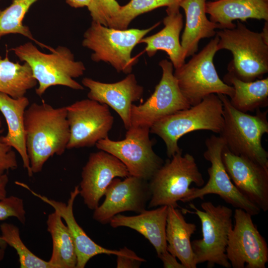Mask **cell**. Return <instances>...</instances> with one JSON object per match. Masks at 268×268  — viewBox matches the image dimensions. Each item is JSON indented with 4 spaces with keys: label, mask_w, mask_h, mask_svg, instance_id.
<instances>
[{
    "label": "cell",
    "mask_w": 268,
    "mask_h": 268,
    "mask_svg": "<svg viewBox=\"0 0 268 268\" xmlns=\"http://www.w3.org/2000/svg\"><path fill=\"white\" fill-rule=\"evenodd\" d=\"M104 196L103 202L93 210V218L106 224L121 212L133 211L138 214L146 209L151 194L148 181L129 176L122 180L114 178Z\"/></svg>",
    "instance_id": "15"
},
{
    "label": "cell",
    "mask_w": 268,
    "mask_h": 268,
    "mask_svg": "<svg viewBox=\"0 0 268 268\" xmlns=\"http://www.w3.org/2000/svg\"><path fill=\"white\" fill-rule=\"evenodd\" d=\"M192 183L200 188L204 185V180L194 156L183 155L181 151L164 163L148 181L151 197L148 207H180L177 202L191 194Z\"/></svg>",
    "instance_id": "6"
},
{
    "label": "cell",
    "mask_w": 268,
    "mask_h": 268,
    "mask_svg": "<svg viewBox=\"0 0 268 268\" xmlns=\"http://www.w3.org/2000/svg\"><path fill=\"white\" fill-rule=\"evenodd\" d=\"M89 89L88 98L112 108L119 115L127 130L130 127L131 110L134 102L140 99L143 88L137 83L134 74L114 83H104L88 77L82 80Z\"/></svg>",
    "instance_id": "19"
},
{
    "label": "cell",
    "mask_w": 268,
    "mask_h": 268,
    "mask_svg": "<svg viewBox=\"0 0 268 268\" xmlns=\"http://www.w3.org/2000/svg\"><path fill=\"white\" fill-rule=\"evenodd\" d=\"M51 53L41 52L31 42H27L11 49L21 61L30 66L37 81V95L42 96L53 86L62 85L74 90H83V85L74 78L82 76L86 70L83 63L75 60L71 51L59 46L50 48Z\"/></svg>",
    "instance_id": "3"
},
{
    "label": "cell",
    "mask_w": 268,
    "mask_h": 268,
    "mask_svg": "<svg viewBox=\"0 0 268 268\" xmlns=\"http://www.w3.org/2000/svg\"><path fill=\"white\" fill-rule=\"evenodd\" d=\"M179 7V2L167 6V15L163 20V28L152 35L144 37L139 42L146 44L145 51L149 57L158 51L165 52L175 69L184 64L187 58L180 41L183 20Z\"/></svg>",
    "instance_id": "20"
},
{
    "label": "cell",
    "mask_w": 268,
    "mask_h": 268,
    "mask_svg": "<svg viewBox=\"0 0 268 268\" xmlns=\"http://www.w3.org/2000/svg\"><path fill=\"white\" fill-rule=\"evenodd\" d=\"M1 126L0 116V177L8 171L15 170L18 167L16 154L13 148L1 141L0 134L3 132Z\"/></svg>",
    "instance_id": "34"
},
{
    "label": "cell",
    "mask_w": 268,
    "mask_h": 268,
    "mask_svg": "<svg viewBox=\"0 0 268 268\" xmlns=\"http://www.w3.org/2000/svg\"><path fill=\"white\" fill-rule=\"evenodd\" d=\"M23 201L16 196L6 197L0 200V221L10 217H16L22 224L26 221Z\"/></svg>",
    "instance_id": "33"
},
{
    "label": "cell",
    "mask_w": 268,
    "mask_h": 268,
    "mask_svg": "<svg viewBox=\"0 0 268 268\" xmlns=\"http://www.w3.org/2000/svg\"><path fill=\"white\" fill-rule=\"evenodd\" d=\"M197 229L196 224L186 221L182 211L168 206L166 226L167 251L178 259L185 268H196L191 238Z\"/></svg>",
    "instance_id": "25"
},
{
    "label": "cell",
    "mask_w": 268,
    "mask_h": 268,
    "mask_svg": "<svg viewBox=\"0 0 268 268\" xmlns=\"http://www.w3.org/2000/svg\"><path fill=\"white\" fill-rule=\"evenodd\" d=\"M189 205L201 220L202 238L191 242L196 263H207L208 268L215 265L230 268L231 264L226 255L229 234L232 228V210L223 205H215L210 201L201 204L202 210L194 204Z\"/></svg>",
    "instance_id": "9"
},
{
    "label": "cell",
    "mask_w": 268,
    "mask_h": 268,
    "mask_svg": "<svg viewBox=\"0 0 268 268\" xmlns=\"http://www.w3.org/2000/svg\"><path fill=\"white\" fill-rule=\"evenodd\" d=\"M205 143L206 149L203 157L211 164L207 169L209 179L201 187L192 188V193L182 202H188L198 198L203 200L206 195L214 194L226 203L244 210L252 216L259 214L261 211L259 207L240 193L225 170L221 158L225 145L223 139L220 136L212 135L206 138Z\"/></svg>",
    "instance_id": "12"
},
{
    "label": "cell",
    "mask_w": 268,
    "mask_h": 268,
    "mask_svg": "<svg viewBox=\"0 0 268 268\" xmlns=\"http://www.w3.org/2000/svg\"><path fill=\"white\" fill-rule=\"evenodd\" d=\"M117 268H137L142 263L146 262L133 251L128 255L117 256Z\"/></svg>",
    "instance_id": "35"
},
{
    "label": "cell",
    "mask_w": 268,
    "mask_h": 268,
    "mask_svg": "<svg viewBox=\"0 0 268 268\" xmlns=\"http://www.w3.org/2000/svg\"><path fill=\"white\" fill-rule=\"evenodd\" d=\"M62 218L56 210L48 216L47 230L51 234L53 244L52 255L49 262L54 268H75L77 257L74 242Z\"/></svg>",
    "instance_id": "27"
},
{
    "label": "cell",
    "mask_w": 268,
    "mask_h": 268,
    "mask_svg": "<svg viewBox=\"0 0 268 268\" xmlns=\"http://www.w3.org/2000/svg\"><path fill=\"white\" fill-rule=\"evenodd\" d=\"M37 81L29 65L20 64L0 56V92L13 98L24 96L28 90L35 87Z\"/></svg>",
    "instance_id": "28"
},
{
    "label": "cell",
    "mask_w": 268,
    "mask_h": 268,
    "mask_svg": "<svg viewBox=\"0 0 268 268\" xmlns=\"http://www.w3.org/2000/svg\"><path fill=\"white\" fill-rule=\"evenodd\" d=\"M17 185L28 190L34 196L53 207L65 221L72 238L76 254V268H84L88 262L93 257L100 254L126 255L132 251L126 247L119 250L105 248L93 241L79 225L74 217L73 207L76 197L79 195V186H76L71 191L67 203L49 199L34 191L25 184L15 182Z\"/></svg>",
    "instance_id": "18"
},
{
    "label": "cell",
    "mask_w": 268,
    "mask_h": 268,
    "mask_svg": "<svg viewBox=\"0 0 268 268\" xmlns=\"http://www.w3.org/2000/svg\"><path fill=\"white\" fill-rule=\"evenodd\" d=\"M223 81L233 87L234 93L229 100L238 110L247 113L268 106V77L245 82L227 73L223 77Z\"/></svg>",
    "instance_id": "26"
},
{
    "label": "cell",
    "mask_w": 268,
    "mask_h": 268,
    "mask_svg": "<svg viewBox=\"0 0 268 268\" xmlns=\"http://www.w3.org/2000/svg\"><path fill=\"white\" fill-rule=\"evenodd\" d=\"M66 2L71 7L80 8L88 7L91 0H66Z\"/></svg>",
    "instance_id": "38"
},
{
    "label": "cell",
    "mask_w": 268,
    "mask_h": 268,
    "mask_svg": "<svg viewBox=\"0 0 268 268\" xmlns=\"http://www.w3.org/2000/svg\"><path fill=\"white\" fill-rule=\"evenodd\" d=\"M129 176L126 166L115 156L100 150L91 153L82 168L79 195L87 207L94 210L114 178Z\"/></svg>",
    "instance_id": "17"
},
{
    "label": "cell",
    "mask_w": 268,
    "mask_h": 268,
    "mask_svg": "<svg viewBox=\"0 0 268 268\" xmlns=\"http://www.w3.org/2000/svg\"><path fill=\"white\" fill-rule=\"evenodd\" d=\"M162 76L152 95L143 103L131 107L130 126L151 127L159 120L190 105L182 94L174 75L171 62L163 60L159 63Z\"/></svg>",
    "instance_id": "11"
},
{
    "label": "cell",
    "mask_w": 268,
    "mask_h": 268,
    "mask_svg": "<svg viewBox=\"0 0 268 268\" xmlns=\"http://www.w3.org/2000/svg\"><path fill=\"white\" fill-rule=\"evenodd\" d=\"M158 258L162 262L164 268H185L180 262L177 261V258L168 251Z\"/></svg>",
    "instance_id": "36"
},
{
    "label": "cell",
    "mask_w": 268,
    "mask_h": 268,
    "mask_svg": "<svg viewBox=\"0 0 268 268\" xmlns=\"http://www.w3.org/2000/svg\"><path fill=\"white\" fill-rule=\"evenodd\" d=\"M168 208V206L162 205L152 210L145 209L134 216L119 213L109 223L113 228L129 227L143 235L154 248L159 257L168 251L165 232Z\"/></svg>",
    "instance_id": "21"
},
{
    "label": "cell",
    "mask_w": 268,
    "mask_h": 268,
    "mask_svg": "<svg viewBox=\"0 0 268 268\" xmlns=\"http://www.w3.org/2000/svg\"><path fill=\"white\" fill-rule=\"evenodd\" d=\"M223 125L222 102L217 94H211L195 105L159 120L151 127L150 132L164 141L171 158L182 151L178 142L185 134L200 130L219 134Z\"/></svg>",
    "instance_id": "4"
},
{
    "label": "cell",
    "mask_w": 268,
    "mask_h": 268,
    "mask_svg": "<svg viewBox=\"0 0 268 268\" xmlns=\"http://www.w3.org/2000/svg\"></svg>",
    "instance_id": "43"
},
{
    "label": "cell",
    "mask_w": 268,
    "mask_h": 268,
    "mask_svg": "<svg viewBox=\"0 0 268 268\" xmlns=\"http://www.w3.org/2000/svg\"><path fill=\"white\" fill-rule=\"evenodd\" d=\"M1 237L17 252L21 268H54L49 261H45L32 253L20 237L19 229L16 225L3 223L0 225Z\"/></svg>",
    "instance_id": "30"
},
{
    "label": "cell",
    "mask_w": 268,
    "mask_h": 268,
    "mask_svg": "<svg viewBox=\"0 0 268 268\" xmlns=\"http://www.w3.org/2000/svg\"><path fill=\"white\" fill-rule=\"evenodd\" d=\"M66 108L70 131L67 149L92 147L108 137L114 119L107 105L88 98Z\"/></svg>",
    "instance_id": "13"
},
{
    "label": "cell",
    "mask_w": 268,
    "mask_h": 268,
    "mask_svg": "<svg viewBox=\"0 0 268 268\" xmlns=\"http://www.w3.org/2000/svg\"><path fill=\"white\" fill-rule=\"evenodd\" d=\"M150 133L149 128L130 126L124 139L113 140L107 137L95 146L120 160L130 176L148 181L164 163L153 149L154 142L150 138Z\"/></svg>",
    "instance_id": "10"
},
{
    "label": "cell",
    "mask_w": 268,
    "mask_h": 268,
    "mask_svg": "<svg viewBox=\"0 0 268 268\" xmlns=\"http://www.w3.org/2000/svg\"><path fill=\"white\" fill-rule=\"evenodd\" d=\"M5 253V249L0 247V262L4 258Z\"/></svg>",
    "instance_id": "41"
},
{
    "label": "cell",
    "mask_w": 268,
    "mask_h": 268,
    "mask_svg": "<svg viewBox=\"0 0 268 268\" xmlns=\"http://www.w3.org/2000/svg\"><path fill=\"white\" fill-rule=\"evenodd\" d=\"M206 2V0H180L179 2L186 16L181 44L187 58L196 54L201 39L212 37L216 34L215 29H222L219 24L207 18Z\"/></svg>",
    "instance_id": "24"
},
{
    "label": "cell",
    "mask_w": 268,
    "mask_h": 268,
    "mask_svg": "<svg viewBox=\"0 0 268 268\" xmlns=\"http://www.w3.org/2000/svg\"><path fill=\"white\" fill-rule=\"evenodd\" d=\"M29 105V100L25 96L15 99L0 92V111L6 120L8 129L7 134L0 136L1 141L18 152L23 167L31 177L33 174L27 152L24 126V113Z\"/></svg>",
    "instance_id": "22"
},
{
    "label": "cell",
    "mask_w": 268,
    "mask_h": 268,
    "mask_svg": "<svg viewBox=\"0 0 268 268\" xmlns=\"http://www.w3.org/2000/svg\"><path fill=\"white\" fill-rule=\"evenodd\" d=\"M39 0H11V3L0 12V39L10 34H18L36 41L27 26L24 18L30 7Z\"/></svg>",
    "instance_id": "29"
},
{
    "label": "cell",
    "mask_w": 268,
    "mask_h": 268,
    "mask_svg": "<svg viewBox=\"0 0 268 268\" xmlns=\"http://www.w3.org/2000/svg\"><path fill=\"white\" fill-rule=\"evenodd\" d=\"M217 95L223 103V125L219 136L225 146L232 153L268 168V152L262 144L263 135L268 133V111L258 109L252 115L235 108L227 96Z\"/></svg>",
    "instance_id": "2"
},
{
    "label": "cell",
    "mask_w": 268,
    "mask_h": 268,
    "mask_svg": "<svg viewBox=\"0 0 268 268\" xmlns=\"http://www.w3.org/2000/svg\"><path fill=\"white\" fill-rule=\"evenodd\" d=\"M7 246L6 243L3 240L0 235V247L5 250Z\"/></svg>",
    "instance_id": "40"
},
{
    "label": "cell",
    "mask_w": 268,
    "mask_h": 268,
    "mask_svg": "<svg viewBox=\"0 0 268 268\" xmlns=\"http://www.w3.org/2000/svg\"><path fill=\"white\" fill-rule=\"evenodd\" d=\"M209 20L222 29H232L235 20L246 21L250 18L268 21V0H216L205 4Z\"/></svg>",
    "instance_id": "23"
},
{
    "label": "cell",
    "mask_w": 268,
    "mask_h": 268,
    "mask_svg": "<svg viewBox=\"0 0 268 268\" xmlns=\"http://www.w3.org/2000/svg\"><path fill=\"white\" fill-rule=\"evenodd\" d=\"M261 33L266 43L268 44V21L265 22L263 30Z\"/></svg>",
    "instance_id": "39"
},
{
    "label": "cell",
    "mask_w": 268,
    "mask_h": 268,
    "mask_svg": "<svg viewBox=\"0 0 268 268\" xmlns=\"http://www.w3.org/2000/svg\"><path fill=\"white\" fill-rule=\"evenodd\" d=\"M222 161L240 193L264 212L268 210V168L231 152L224 145Z\"/></svg>",
    "instance_id": "16"
},
{
    "label": "cell",
    "mask_w": 268,
    "mask_h": 268,
    "mask_svg": "<svg viewBox=\"0 0 268 268\" xmlns=\"http://www.w3.org/2000/svg\"><path fill=\"white\" fill-rule=\"evenodd\" d=\"M235 224L229 234L226 248L228 260L233 268H265L268 262L266 241L253 223L252 215L236 208Z\"/></svg>",
    "instance_id": "14"
},
{
    "label": "cell",
    "mask_w": 268,
    "mask_h": 268,
    "mask_svg": "<svg viewBox=\"0 0 268 268\" xmlns=\"http://www.w3.org/2000/svg\"><path fill=\"white\" fill-rule=\"evenodd\" d=\"M180 0H131L127 4L121 6L113 28L127 29L137 16L162 6H169L179 2Z\"/></svg>",
    "instance_id": "31"
},
{
    "label": "cell",
    "mask_w": 268,
    "mask_h": 268,
    "mask_svg": "<svg viewBox=\"0 0 268 268\" xmlns=\"http://www.w3.org/2000/svg\"><path fill=\"white\" fill-rule=\"evenodd\" d=\"M143 29H117L92 21L83 35L82 45L91 50L94 62H104L111 65L118 72L131 73L136 63L132 52L140 40L157 26Z\"/></svg>",
    "instance_id": "7"
},
{
    "label": "cell",
    "mask_w": 268,
    "mask_h": 268,
    "mask_svg": "<svg viewBox=\"0 0 268 268\" xmlns=\"http://www.w3.org/2000/svg\"><path fill=\"white\" fill-rule=\"evenodd\" d=\"M8 182V177L6 173L0 177V200L6 197V186Z\"/></svg>",
    "instance_id": "37"
},
{
    "label": "cell",
    "mask_w": 268,
    "mask_h": 268,
    "mask_svg": "<svg viewBox=\"0 0 268 268\" xmlns=\"http://www.w3.org/2000/svg\"><path fill=\"white\" fill-rule=\"evenodd\" d=\"M0 11H1V10L0 9Z\"/></svg>",
    "instance_id": "42"
},
{
    "label": "cell",
    "mask_w": 268,
    "mask_h": 268,
    "mask_svg": "<svg viewBox=\"0 0 268 268\" xmlns=\"http://www.w3.org/2000/svg\"><path fill=\"white\" fill-rule=\"evenodd\" d=\"M218 51H230L233 59L228 65L229 73L239 79L251 82L261 79L268 72V44L261 33L253 31L237 21L232 29L216 31Z\"/></svg>",
    "instance_id": "5"
},
{
    "label": "cell",
    "mask_w": 268,
    "mask_h": 268,
    "mask_svg": "<svg viewBox=\"0 0 268 268\" xmlns=\"http://www.w3.org/2000/svg\"><path fill=\"white\" fill-rule=\"evenodd\" d=\"M218 41L216 35L199 53L192 56L187 63L175 69L173 73L182 94L191 106L211 94H223L230 98L233 95V87L220 79L213 64Z\"/></svg>",
    "instance_id": "8"
},
{
    "label": "cell",
    "mask_w": 268,
    "mask_h": 268,
    "mask_svg": "<svg viewBox=\"0 0 268 268\" xmlns=\"http://www.w3.org/2000/svg\"><path fill=\"white\" fill-rule=\"evenodd\" d=\"M121 7L116 0H91L87 8L92 21L113 28Z\"/></svg>",
    "instance_id": "32"
},
{
    "label": "cell",
    "mask_w": 268,
    "mask_h": 268,
    "mask_svg": "<svg viewBox=\"0 0 268 268\" xmlns=\"http://www.w3.org/2000/svg\"><path fill=\"white\" fill-rule=\"evenodd\" d=\"M24 126L31 170L39 173L50 157L61 155L67 149L70 131L66 106L33 103L25 110Z\"/></svg>",
    "instance_id": "1"
}]
</instances>
